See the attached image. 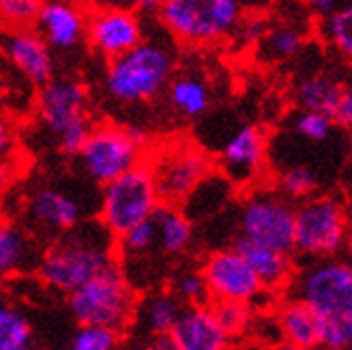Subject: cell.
<instances>
[{
  "mask_svg": "<svg viewBox=\"0 0 352 350\" xmlns=\"http://www.w3.org/2000/svg\"><path fill=\"white\" fill-rule=\"evenodd\" d=\"M292 296L301 299L320 322L322 350H352V265L346 260H314L294 279Z\"/></svg>",
  "mask_w": 352,
  "mask_h": 350,
  "instance_id": "obj_1",
  "label": "cell"
},
{
  "mask_svg": "<svg viewBox=\"0 0 352 350\" xmlns=\"http://www.w3.org/2000/svg\"><path fill=\"white\" fill-rule=\"evenodd\" d=\"M114 237L99 221H84L52 241L39 256V279L54 292L69 296L88 279L114 265Z\"/></svg>",
  "mask_w": 352,
  "mask_h": 350,
  "instance_id": "obj_2",
  "label": "cell"
},
{
  "mask_svg": "<svg viewBox=\"0 0 352 350\" xmlns=\"http://www.w3.org/2000/svg\"><path fill=\"white\" fill-rule=\"evenodd\" d=\"M176 72L174 47L157 37H146L138 47L108 63L103 89L120 106H140L160 97Z\"/></svg>",
  "mask_w": 352,
  "mask_h": 350,
  "instance_id": "obj_3",
  "label": "cell"
},
{
  "mask_svg": "<svg viewBox=\"0 0 352 350\" xmlns=\"http://www.w3.org/2000/svg\"><path fill=\"white\" fill-rule=\"evenodd\" d=\"M138 301L133 282L118 262L67 296L69 311L78 327H101L116 333L135 322Z\"/></svg>",
  "mask_w": 352,
  "mask_h": 350,
  "instance_id": "obj_4",
  "label": "cell"
},
{
  "mask_svg": "<svg viewBox=\"0 0 352 350\" xmlns=\"http://www.w3.org/2000/svg\"><path fill=\"white\" fill-rule=\"evenodd\" d=\"M157 17L174 41L204 47L232 39L245 9L239 0H164Z\"/></svg>",
  "mask_w": 352,
  "mask_h": 350,
  "instance_id": "obj_5",
  "label": "cell"
},
{
  "mask_svg": "<svg viewBox=\"0 0 352 350\" xmlns=\"http://www.w3.org/2000/svg\"><path fill=\"white\" fill-rule=\"evenodd\" d=\"M148 138L142 129L99 122L93 125L82 151L78 153V166L84 177L95 185H108L148 162Z\"/></svg>",
  "mask_w": 352,
  "mask_h": 350,
  "instance_id": "obj_6",
  "label": "cell"
},
{
  "mask_svg": "<svg viewBox=\"0 0 352 350\" xmlns=\"http://www.w3.org/2000/svg\"><path fill=\"white\" fill-rule=\"evenodd\" d=\"M39 125L56 138L67 157H78L93 129L88 116V89L76 78H54L41 86L34 99Z\"/></svg>",
  "mask_w": 352,
  "mask_h": 350,
  "instance_id": "obj_7",
  "label": "cell"
},
{
  "mask_svg": "<svg viewBox=\"0 0 352 350\" xmlns=\"http://www.w3.org/2000/svg\"><path fill=\"white\" fill-rule=\"evenodd\" d=\"M164 204L148 166H140L103 185L97 200V221L114 241L135 226L151 221Z\"/></svg>",
  "mask_w": 352,
  "mask_h": 350,
  "instance_id": "obj_8",
  "label": "cell"
},
{
  "mask_svg": "<svg viewBox=\"0 0 352 350\" xmlns=\"http://www.w3.org/2000/svg\"><path fill=\"white\" fill-rule=\"evenodd\" d=\"M146 166L162 204L168 206L187 202L198 191V187L210 179V170H213L210 157L198 144L183 142V140L162 144L153 151Z\"/></svg>",
  "mask_w": 352,
  "mask_h": 350,
  "instance_id": "obj_9",
  "label": "cell"
},
{
  "mask_svg": "<svg viewBox=\"0 0 352 350\" xmlns=\"http://www.w3.org/2000/svg\"><path fill=\"white\" fill-rule=\"evenodd\" d=\"M348 241V217L342 200L311 196L294 206V252L314 260L336 258Z\"/></svg>",
  "mask_w": 352,
  "mask_h": 350,
  "instance_id": "obj_10",
  "label": "cell"
},
{
  "mask_svg": "<svg viewBox=\"0 0 352 350\" xmlns=\"http://www.w3.org/2000/svg\"><path fill=\"white\" fill-rule=\"evenodd\" d=\"M24 219L34 232L54 237L78 228L86 221V200L82 191L65 183H39L28 189L22 202Z\"/></svg>",
  "mask_w": 352,
  "mask_h": 350,
  "instance_id": "obj_11",
  "label": "cell"
},
{
  "mask_svg": "<svg viewBox=\"0 0 352 350\" xmlns=\"http://www.w3.org/2000/svg\"><path fill=\"white\" fill-rule=\"evenodd\" d=\"M239 239L279 252H294V206L281 194H254L241 206Z\"/></svg>",
  "mask_w": 352,
  "mask_h": 350,
  "instance_id": "obj_12",
  "label": "cell"
},
{
  "mask_svg": "<svg viewBox=\"0 0 352 350\" xmlns=\"http://www.w3.org/2000/svg\"><path fill=\"white\" fill-rule=\"evenodd\" d=\"M202 275L208 288V299L230 301L243 305H256L264 294H273L262 286L258 275L234 248L217 250L206 256L202 265Z\"/></svg>",
  "mask_w": 352,
  "mask_h": 350,
  "instance_id": "obj_13",
  "label": "cell"
},
{
  "mask_svg": "<svg viewBox=\"0 0 352 350\" xmlns=\"http://www.w3.org/2000/svg\"><path fill=\"white\" fill-rule=\"evenodd\" d=\"M86 39L93 52L110 63L142 43L146 30L138 11L125 5H110L88 15Z\"/></svg>",
  "mask_w": 352,
  "mask_h": 350,
  "instance_id": "obj_14",
  "label": "cell"
},
{
  "mask_svg": "<svg viewBox=\"0 0 352 350\" xmlns=\"http://www.w3.org/2000/svg\"><path fill=\"white\" fill-rule=\"evenodd\" d=\"M0 54L17 76L34 89H41L50 80H54L52 47L37 28L5 32L0 39Z\"/></svg>",
  "mask_w": 352,
  "mask_h": 350,
  "instance_id": "obj_15",
  "label": "cell"
},
{
  "mask_svg": "<svg viewBox=\"0 0 352 350\" xmlns=\"http://www.w3.org/2000/svg\"><path fill=\"white\" fill-rule=\"evenodd\" d=\"M267 162V135L256 125H243L228 135L219 151V168L226 181L252 185Z\"/></svg>",
  "mask_w": 352,
  "mask_h": 350,
  "instance_id": "obj_16",
  "label": "cell"
},
{
  "mask_svg": "<svg viewBox=\"0 0 352 350\" xmlns=\"http://www.w3.org/2000/svg\"><path fill=\"white\" fill-rule=\"evenodd\" d=\"M172 350H230L232 338L219 325L210 305L185 307L166 338Z\"/></svg>",
  "mask_w": 352,
  "mask_h": 350,
  "instance_id": "obj_17",
  "label": "cell"
},
{
  "mask_svg": "<svg viewBox=\"0 0 352 350\" xmlns=\"http://www.w3.org/2000/svg\"><path fill=\"white\" fill-rule=\"evenodd\" d=\"M88 15L78 0H45L37 32L52 50L72 52L86 39Z\"/></svg>",
  "mask_w": 352,
  "mask_h": 350,
  "instance_id": "obj_18",
  "label": "cell"
},
{
  "mask_svg": "<svg viewBox=\"0 0 352 350\" xmlns=\"http://www.w3.org/2000/svg\"><path fill=\"white\" fill-rule=\"evenodd\" d=\"M305 34L307 30L301 17L281 15L279 20L267 24V30L256 45L258 58L269 65H284L296 58L305 45Z\"/></svg>",
  "mask_w": 352,
  "mask_h": 350,
  "instance_id": "obj_19",
  "label": "cell"
},
{
  "mask_svg": "<svg viewBox=\"0 0 352 350\" xmlns=\"http://www.w3.org/2000/svg\"><path fill=\"white\" fill-rule=\"evenodd\" d=\"M275 322L279 329L281 342L316 350L320 348V322L316 314L296 296H288L275 309Z\"/></svg>",
  "mask_w": 352,
  "mask_h": 350,
  "instance_id": "obj_20",
  "label": "cell"
},
{
  "mask_svg": "<svg viewBox=\"0 0 352 350\" xmlns=\"http://www.w3.org/2000/svg\"><path fill=\"white\" fill-rule=\"evenodd\" d=\"M234 250L248 260L252 271L258 275L262 286L269 292H277L292 282V256L273 248H264L245 239H236Z\"/></svg>",
  "mask_w": 352,
  "mask_h": 350,
  "instance_id": "obj_21",
  "label": "cell"
},
{
  "mask_svg": "<svg viewBox=\"0 0 352 350\" xmlns=\"http://www.w3.org/2000/svg\"><path fill=\"white\" fill-rule=\"evenodd\" d=\"M183 309L181 301L170 290L151 292L142 301H138L135 322L151 340H166Z\"/></svg>",
  "mask_w": 352,
  "mask_h": 350,
  "instance_id": "obj_22",
  "label": "cell"
},
{
  "mask_svg": "<svg viewBox=\"0 0 352 350\" xmlns=\"http://www.w3.org/2000/svg\"><path fill=\"white\" fill-rule=\"evenodd\" d=\"M344 86L329 74H309L294 84V101L298 110L333 116L342 99Z\"/></svg>",
  "mask_w": 352,
  "mask_h": 350,
  "instance_id": "obj_23",
  "label": "cell"
},
{
  "mask_svg": "<svg viewBox=\"0 0 352 350\" xmlns=\"http://www.w3.org/2000/svg\"><path fill=\"white\" fill-rule=\"evenodd\" d=\"M168 101L172 110L183 118H198L206 114L213 101V93L204 78L198 74H179L168 84Z\"/></svg>",
  "mask_w": 352,
  "mask_h": 350,
  "instance_id": "obj_24",
  "label": "cell"
},
{
  "mask_svg": "<svg viewBox=\"0 0 352 350\" xmlns=\"http://www.w3.org/2000/svg\"><path fill=\"white\" fill-rule=\"evenodd\" d=\"M157 232V250L166 256H181L193 241V226L181 206L164 204L153 217Z\"/></svg>",
  "mask_w": 352,
  "mask_h": 350,
  "instance_id": "obj_25",
  "label": "cell"
},
{
  "mask_svg": "<svg viewBox=\"0 0 352 350\" xmlns=\"http://www.w3.org/2000/svg\"><path fill=\"white\" fill-rule=\"evenodd\" d=\"M34 260V248L28 232L13 221L0 219V277L26 269Z\"/></svg>",
  "mask_w": 352,
  "mask_h": 350,
  "instance_id": "obj_26",
  "label": "cell"
},
{
  "mask_svg": "<svg viewBox=\"0 0 352 350\" xmlns=\"http://www.w3.org/2000/svg\"><path fill=\"white\" fill-rule=\"evenodd\" d=\"M26 344H32L28 316L17 305L0 301V350H15Z\"/></svg>",
  "mask_w": 352,
  "mask_h": 350,
  "instance_id": "obj_27",
  "label": "cell"
},
{
  "mask_svg": "<svg viewBox=\"0 0 352 350\" xmlns=\"http://www.w3.org/2000/svg\"><path fill=\"white\" fill-rule=\"evenodd\" d=\"M322 39L338 52L342 58L352 63V0L338 9L320 24Z\"/></svg>",
  "mask_w": 352,
  "mask_h": 350,
  "instance_id": "obj_28",
  "label": "cell"
},
{
  "mask_svg": "<svg viewBox=\"0 0 352 350\" xmlns=\"http://www.w3.org/2000/svg\"><path fill=\"white\" fill-rule=\"evenodd\" d=\"M45 0H0V30H30L37 28Z\"/></svg>",
  "mask_w": 352,
  "mask_h": 350,
  "instance_id": "obj_29",
  "label": "cell"
},
{
  "mask_svg": "<svg viewBox=\"0 0 352 350\" xmlns=\"http://www.w3.org/2000/svg\"><path fill=\"white\" fill-rule=\"evenodd\" d=\"M116 245L127 262L131 260H140V258H146L148 254H153L157 250V232H155V223L144 221L131 228L129 232H125L122 237L116 239Z\"/></svg>",
  "mask_w": 352,
  "mask_h": 350,
  "instance_id": "obj_30",
  "label": "cell"
},
{
  "mask_svg": "<svg viewBox=\"0 0 352 350\" xmlns=\"http://www.w3.org/2000/svg\"><path fill=\"white\" fill-rule=\"evenodd\" d=\"M170 292L181 301L183 307H196L206 305L208 301V288L204 282V275L200 269H185L172 279Z\"/></svg>",
  "mask_w": 352,
  "mask_h": 350,
  "instance_id": "obj_31",
  "label": "cell"
},
{
  "mask_svg": "<svg viewBox=\"0 0 352 350\" xmlns=\"http://www.w3.org/2000/svg\"><path fill=\"white\" fill-rule=\"evenodd\" d=\"M215 311V316L223 331L232 340L245 336L248 331L254 327V316H252V307L243 305V303H230V301H217L210 305Z\"/></svg>",
  "mask_w": 352,
  "mask_h": 350,
  "instance_id": "obj_32",
  "label": "cell"
},
{
  "mask_svg": "<svg viewBox=\"0 0 352 350\" xmlns=\"http://www.w3.org/2000/svg\"><path fill=\"white\" fill-rule=\"evenodd\" d=\"M120 333L101 327H78L65 350H120Z\"/></svg>",
  "mask_w": 352,
  "mask_h": 350,
  "instance_id": "obj_33",
  "label": "cell"
},
{
  "mask_svg": "<svg viewBox=\"0 0 352 350\" xmlns=\"http://www.w3.org/2000/svg\"><path fill=\"white\" fill-rule=\"evenodd\" d=\"M279 194L290 200H307L316 191V177L309 168L294 166L288 168L286 172H281V177L277 179Z\"/></svg>",
  "mask_w": 352,
  "mask_h": 350,
  "instance_id": "obj_34",
  "label": "cell"
},
{
  "mask_svg": "<svg viewBox=\"0 0 352 350\" xmlns=\"http://www.w3.org/2000/svg\"><path fill=\"white\" fill-rule=\"evenodd\" d=\"M333 129H336V120L333 116L318 114V112H305L298 110V114L292 120V131L301 135L309 142H324L331 138Z\"/></svg>",
  "mask_w": 352,
  "mask_h": 350,
  "instance_id": "obj_35",
  "label": "cell"
},
{
  "mask_svg": "<svg viewBox=\"0 0 352 350\" xmlns=\"http://www.w3.org/2000/svg\"><path fill=\"white\" fill-rule=\"evenodd\" d=\"M17 146L15 122L7 112H0V164H7Z\"/></svg>",
  "mask_w": 352,
  "mask_h": 350,
  "instance_id": "obj_36",
  "label": "cell"
},
{
  "mask_svg": "<svg viewBox=\"0 0 352 350\" xmlns=\"http://www.w3.org/2000/svg\"><path fill=\"white\" fill-rule=\"evenodd\" d=\"M309 15L320 17V20H327L329 15H333L338 9H342L348 0H298Z\"/></svg>",
  "mask_w": 352,
  "mask_h": 350,
  "instance_id": "obj_37",
  "label": "cell"
},
{
  "mask_svg": "<svg viewBox=\"0 0 352 350\" xmlns=\"http://www.w3.org/2000/svg\"><path fill=\"white\" fill-rule=\"evenodd\" d=\"M333 120H336V125L352 131V89H344L338 108L333 112Z\"/></svg>",
  "mask_w": 352,
  "mask_h": 350,
  "instance_id": "obj_38",
  "label": "cell"
},
{
  "mask_svg": "<svg viewBox=\"0 0 352 350\" xmlns=\"http://www.w3.org/2000/svg\"><path fill=\"white\" fill-rule=\"evenodd\" d=\"M9 69L11 67L5 63V58H0V112H7V108L11 106V101L15 97Z\"/></svg>",
  "mask_w": 352,
  "mask_h": 350,
  "instance_id": "obj_39",
  "label": "cell"
},
{
  "mask_svg": "<svg viewBox=\"0 0 352 350\" xmlns=\"http://www.w3.org/2000/svg\"><path fill=\"white\" fill-rule=\"evenodd\" d=\"M120 350H172L166 340H148V342H135Z\"/></svg>",
  "mask_w": 352,
  "mask_h": 350,
  "instance_id": "obj_40",
  "label": "cell"
},
{
  "mask_svg": "<svg viewBox=\"0 0 352 350\" xmlns=\"http://www.w3.org/2000/svg\"><path fill=\"white\" fill-rule=\"evenodd\" d=\"M164 0H125V7L133 9V11H144V13H151V11H157L162 7Z\"/></svg>",
  "mask_w": 352,
  "mask_h": 350,
  "instance_id": "obj_41",
  "label": "cell"
},
{
  "mask_svg": "<svg viewBox=\"0 0 352 350\" xmlns=\"http://www.w3.org/2000/svg\"><path fill=\"white\" fill-rule=\"evenodd\" d=\"M273 350H307V348H298V346H292L286 342H279L277 346H273Z\"/></svg>",
  "mask_w": 352,
  "mask_h": 350,
  "instance_id": "obj_42",
  "label": "cell"
},
{
  "mask_svg": "<svg viewBox=\"0 0 352 350\" xmlns=\"http://www.w3.org/2000/svg\"><path fill=\"white\" fill-rule=\"evenodd\" d=\"M241 350H273V348L264 346V344H260V342H254V344H248V346L241 348Z\"/></svg>",
  "mask_w": 352,
  "mask_h": 350,
  "instance_id": "obj_43",
  "label": "cell"
},
{
  "mask_svg": "<svg viewBox=\"0 0 352 350\" xmlns=\"http://www.w3.org/2000/svg\"><path fill=\"white\" fill-rule=\"evenodd\" d=\"M15 350H39L37 346H32V344H26V346H22V348H15Z\"/></svg>",
  "mask_w": 352,
  "mask_h": 350,
  "instance_id": "obj_44",
  "label": "cell"
},
{
  "mask_svg": "<svg viewBox=\"0 0 352 350\" xmlns=\"http://www.w3.org/2000/svg\"><path fill=\"white\" fill-rule=\"evenodd\" d=\"M350 157H352V144H350Z\"/></svg>",
  "mask_w": 352,
  "mask_h": 350,
  "instance_id": "obj_45",
  "label": "cell"
}]
</instances>
